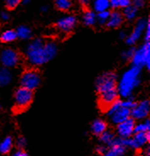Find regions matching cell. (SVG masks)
<instances>
[{
  "instance_id": "6da1fadb",
  "label": "cell",
  "mask_w": 150,
  "mask_h": 156,
  "mask_svg": "<svg viewBox=\"0 0 150 156\" xmlns=\"http://www.w3.org/2000/svg\"><path fill=\"white\" fill-rule=\"evenodd\" d=\"M117 76L115 73H102L96 80V89L98 93V103L101 109L106 111L118 99Z\"/></svg>"
},
{
  "instance_id": "7a4b0ae2",
  "label": "cell",
  "mask_w": 150,
  "mask_h": 156,
  "mask_svg": "<svg viewBox=\"0 0 150 156\" xmlns=\"http://www.w3.org/2000/svg\"><path fill=\"white\" fill-rule=\"evenodd\" d=\"M140 72L141 68L133 66L124 73L121 79L117 83V90L121 97H130L133 90L140 84Z\"/></svg>"
},
{
  "instance_id": "3957f363",
  "label": "cell",
  "mask_w": 150,
  "mask_h": 156,
  "mask_svg": "<svg viewBox=\"0 0 150 156\" xmlns=\"http://www.w3.org/2000/svg\"><path fill=\"white\" fill-rule=\"evenodd\" d=\"M43 46L44 43L40 38L34 39L28 44L25 53L30 63L35 66H39L48 62L45 55Z\"/></svg>"
},
{
  "instance_id": "277c9868",
  "label": "cell",
  "mask_w": 150,
  "mask_h": 156,
  "mask_svg": "<svg viewBox=\"0 0 150 156\" xmlns=\"http://www.w3.org/2000/svg\"><path fill=\"white\" fill-rule=\"evenodd\" d=\"M107 114L110 122L117 125L131 117V109L126 108L121 100L117 99L108 108Z\"/></svg>"
},
{
  "instance_id": "5b68a950",
  "label": "cell",
  "mask_w": 150,
  "mask_h": 156,
  "mask_svg": "<svg viewBox=\"0 0 150 156\" xmlns=\"http://www.w3.org/2000/svg\"><path fill=\"white\" fill-rule=\"evenodd\" d=\"M132 62L133 66H137L142 68L146 67L148 69L150 68V44L148 41L138 48V50L134 51L133 55L132 57Z\"/></svg>"
},
{
  "instance_id": "8992f818",
  "label": "cell",
  "mask_w": 150,
  "mask_h": 156,
  "mask_svg": "<svg viewBox=\"0 0 150 156\" xmlns=\"http://www.w3.org/2000/svg\"><path fill=\"white\" fill-rule=\"evenodd\" d=\"M33 99V93L32 90L29 89L25 88L21 86L17 89L15 93V109L18 111H22L27 108L32 103Z\"/></svg>"
},
{
  "instance_id": "52a82bcc",
  "label": "cell",
  "mask_w": 150,
  "mask_h": 156,
  "mask_svg": "<svg viewBox=\"0 0 150 156\" xmlns=\"http://www.w3.org/2000/svg\"><path fill=\"white\" fill-rule=\"evenodd\" d=\"M41 82L40 74L38 71L33 69H29L23 73L21 78V86L33 90L38 87Z\"/></svg>"
},
{
  "instance_id": "ba28073f",
  "label": "cell",
  "mask_w": 150,
  "mask_h": 156,
  "mask_svg": "<svg viewBox=\"0 0 150 156\" xmlns=\"http://www.w3.org/2000/svg\"><path fill=\"white\" fill-rule=\"evenodd\" d=\"M0 62L5 68H14L20 62V55L16 51L6 48L0 53Z\"/></svg>"
},
{
  "instance_id": "9c48e42d",
  "label": "cell",
  "mask_w": 150,
  "mask_h": 156,
  "mask_svg": "<svg viewBox=\"0 0 150 156\" xmlns=\"http://www.w3.org/2000/svg\"><path fill=\"white\" fill-rule=\"evenodd\" d=\"M135 135L132 137L126 138V144L127 148H133V149H139L144 146L145 144L149 141L150 132L145 131V132H135Z\"/></svg>"
},
{
  "instance_id": "30bf717a",
  "label": "cell",
  "mask_w": 150,
  "mask_h": 156,
  "mask_svg": "<svg viewBox=\"0 0 150 156\" xmlns=\"http://www.w3.org/2000/svg\"><path fill=\"white\" fill-rule=\"evenodd\" d=\"M150 103L148 100L136 102L131 109V116L134 119H143L149 113Z\"/></svg>"
},
{
  "instance_id": "8fae6325",
  "label": "cell",
  "mask_w": 150,
  "mask_h": 156,
  "mask_svg": "<svg viewBox=\"0 0 150 156\" xmlns=\"http://www.w3.org/2000/svg\"><path fill=\"white\" fill-rule=\"evenodd\" d=\"M135 121L134 119L128 118L124 121L117 124L116 131L121 137H130L134 134Z\"/></svg>"
},
{
  "instance_id": "7c38bea8",
  "label": "cell",
  "mask_w": 150,
  "mask_h": 156,
  "mask_svg": "<svg viewBox=\"0 0 150 156\" xmlns=\"http://www.w3.org/2000/svg\"><path fill=\"white\" fill-rule=\"evenodd\" d=\"M148 21H146L145 19H139L137 21L136 26H135V27L132 30V34L125 38L126 44L132 45V44H134L135 43L138 41V39L140 38V37H141L142 33L144 32Z\"/></svg>"
},
{
  "instance_id": "4fadbf2b",
  "label": "cell",
  "mask_w": 150,
  "mask_h": 156,
  "mask_svg": "<svg viewBox=\"0 0 150 156\" xmlns=\"http://www.w3.org/2000/svg\"><path fill=\"white\" fill-rule=\"evenodd\" d=\"M76 22H77L76 17L74 16H71V15H69V16L60 18L57 21L56 27L61 32L69 33L75 27V25H76Z\"/></svg>"
},
{
  "instance_id": "5bb4252c",
  "label": "cell",
  "mask_w": 150,
  "mask_h": 156,
  "mask_svg": "<svg viewBox=\"0 0 150 156\" xmlns=\"http://www.w3.org/2000/svg\"><path fill=\"white\" fill-rule=\"evenodd\" d=\"M123 20H124V16L121 12L113 11L112 13L109 14L108 21H107L105 25L109 28H116L122 24Z\"/></svg>"
},
{
  "instance_id": "9a60e30c",
  "label": "cell",
  "mask_w": 150,
  "mask_h": 156,
  "mask_svg": "<svg viewBox=\"0 0 150 156\" xmlns=\"http://www.w3.org/2000/svg\"><path fill=\"white\" fill-rule=\"evenodd\" d=\"M12 80V73L9 68H0V86H5L8 84Z\"/></svg>"
},
{
  "instance_id": "2e32d148",
  "label": "cell",
  "mask_w": 150,
  "mask_h": 156,
  "mask_svg": "<svg viewBox=\"0 0 150 156\" xmlns=\"http://www.w3.org/2000/svg\"><path fill=\"white\" fill-rule=\"evenodd\" d=\"M107 130V124L103 119H96L93 121L91 126V131L96 136H99L104 131Z\"/></svg>"
},
{
  "instance_id": "e0dca14e",
  "label": "cell",
  "mask_w": 150,
  "mask_h": 156,
  "mask_svg": "<svg viewBox=\"0 0 150 156\" xmlns=\"http://www.w3.org/2000/svg\"><path fill=\"white\" fill-rule=\"evenodd\" d=\"M44 52L48 61H50L54 58L57 53V46L54 42L44 43Z\"/></svg>"
},
{
  "instance_id": "ac0fdd59",
  "label": "cell",
  "mask_w": 150,
  "mask_h": 156,
  "mask_svg": "<svg viewBox=\"0 0 150 156\" xmlns=\"http://www.w3.org/2000/svg\"><path fill=\"white\" fill-rule=\"evenodd\" d=\"M97 21V17L95 13L91 9H87L83 14V22L84 24L88 27H91L95 24Z\"/></svg>"
},
{
  "instance_id": "d6986e66",
  "label": "cell",
  "mask_w": 150,
  "mask_h": 156,
  "mask_svg": "<svg viewBox=\"0 0 150 156\" xmlns=\"http://www.w3.org/2000/svg\"><path fill=\"white\" fill-rule=\"evenodd\" d=\"M13 147V140L10 136L5 137L0 142V153L1 154H8Z\"/></svg>"
},
{
  "instance_id": "ffe728a7",
  "label": "cell",
  "mask_w": 150,
  "mask_h": 156,
  "mask_svg": "<svg viewBox=\"0 0 150 156\" xmlns=\"http://www.w3.org/2000/svg\"><path fill=\"white\" fill-rule=\"evenodd\" d=\"M17 38L16 32L14 30H6L0 36V40L3 43H10Z\"/></svg>"
},
{
  "instance_id": "44dd1931",
  "label": "cell",
  "mask_w": 150,
  "mask_h": 156,
  "mask_svg": "<svg viewBox=\"0 0 150 156\" xmlns=\"http://www.w3.org/2000/svg\"><path fill=\"white\" fill-rule=\"evenodd\" d=\"M15 32H16L17 38H21V39L25 40V39H29L32 37V31L29 27H25V26L19 27Z\"/></svg>"
},
{
  "instance_id": "7402d4cb",
  "label": "cell",
  "mask_w": 150,
  "mask_h": 156,
  "mask_svg": "<svg viewBox=\"0 0 150 156\" xmlns=\"http://www.w3.org/2000/svg\"><path fill=\"white\" fill-rule=\"evenodd\" d=\"M137 12H138V9L134 7L133 5L130 4L128 6H126L124 8V11H123V16L125 17L126 20L128 21H132L137 16Z\"/></svg>"
},
{
  "instance_id": "603a6c76",
  "label": "cell",
  "mask_w": 150,
  "mask_h": 156,
  "mask_svg": "<svg viewBox=\"0 0 150 156\" xmlns=\"http://www.w3.org/2000/svg\"><path fill=\"white\" fill-rule=\"evenodd\" d=\"M54 2L56 8L61 11H67L72 6L71 0H54Z\"/></svg>"
},
{
  "instance_id": "cb8c5ba5",
  "label": "cell",
  "mask_w": 150,
  "mask_h": 156,
  "mask_svg": "<svg viewBox=\"0 0 150 156\" xmlns=\"http://www.w3.org/2000/svg\"><path fill=\"white\" fill-rule=\"evenodd\" d=\"M99 137L100 140H101V142H102L104 145L108 146V145H110V144H112L113 140L115 139V135H114L113 132L106 130V131H104L102 134H100Z\"/></svg>"
},
{
  "instance_id": "d4e9b609",
  "label": "cell",
  "mask_w": 150,
  "mask_h": 156,
  "mask_svg": "<svg viewBox=\"0 0 150 156\" xmlns=\"http://www.w3.org/2000/svg\"><path fill=\"white\" fill-rule=\"evenodd\" d=\"M109 6H110V4H109L108 0H95L94 4H93L94 9L97 12L107 10L109 8Z\"/></svg>"
},
{
  "instance_id": "484cf974",
  "label": "cell",
  "mask_w": 150,
  "mask_h": 156,
  "mask_svg": "<svg viewBox=\"0 0 150 156\" xmlns=\"http://www.w3.org/2000/svg\"><path fill=\"white\" fill-rule=\"evenodd\" d=\"M150 130V122L148 119H146L143 122H140L138 124H135L134 126V133L135 132H145L149 131Z\"/></svg>"
},
{
  "instance_id": "4316f807",
  "label": "cell",
  "mask_w": 150,
  "mask_h": 156,
  "mask_svg": "<svg viewBox=\"0 0 150 156\" xmlns=\"http://www.w3.org/2000/svg\"><path fill=\"white\" fill-rule=\"evenodd\" d=\"M109 14H110V12L108 11V9L107 10H104V11H101V12H98V15L96 16L97 21L99 24H101V25H105L107 21H108Z\"/></svg>"
},
{
  "instance_id": "83f0119b",
  "label": "cell",
  "mask_w": 150,
  "mask_h": 156,
  "mask_svg": "<svg viewBox=\"0 0 150 156\" xmlns=\"http://www.w3.org/2000/svg\"><path fill=\"white\" fill-rule=\"evenodd\" d=\"M21 3V0H5V5L9 9L16 8Z\"/></svg>"
},
{
  "instance_id": "f1b7e54d",
  "label": "cell",
  "mask_w": 150,
  "mask_h": 156,
  "mask_svg": "<svg viewBox=\"0 0 150 156\" xmlns=\"http://www.w3.org/2000/svg\"><path fill=\"white\" fill-rule=\"evenodd\" d=\"M134 51H135V49H133V48H130L129 50L124 51V52L122 53V57L125 60L132 59V55H133Z\"/></svg>"
},
{
  "instance_id": "f546056e",
  "label": "cell",
  "mask_w": 150,
  "mask_h": 156,
  "mask_svg": "<svg viewBox=\"0 0 150 156\" xmlns=\"http://www.w3.org/2000/svg\"><path fill=\"white\" fill-rule=\"evenodd\" d=\"M145 3H146V0H132L131 2L132 5H133L134 7H136L138 9L142 8L145 5Z\"/></svg>"
},
{
  "instance_id": "4dcf8cb0",
  "label": "cell",
  "mask_w": 150,
  "mask_h": 156,
  "mask_svg": "<svg viewBox=\"0 0 150 156\" xmlns=\"http://www.w3.org/2000/svg\"><path fill=\"white\" fill-rule=\"evenodd\" d=\"M25 144H26V142H25V139L23 136H21L17 139L16 145L19 148H24L25 147Z\"/></svg>"
},
{
  "instance_id": "1f68e13d",
  "label": "cell",
  "mask_w": 150,
  "mask_h": 156,
  "mask_svg": "<svg viewBox=\"0 0 150 156\" xmlns=\"http://www.w3.org/2000/svg\"><path fill=\"white\" fill-rule=\"evenodd\" d=\"M145 40L146 41H148L150 38V22L149 21H148V23H147L146 27H145Z\"/></svg>"
},
{
  "instance_id": "d6a6232c",
  "label": "cell",
  "mask_w": 150,
  "mask_h": 156,
  "mask_svg": "<svg viewBox=\"0 0 150 156\" xmlns=\"http://www.w3.org/2000/svg\"><path fill=\"white\" fill-rule=\"evenodd\" d=\"M131 4V0H120L119 2V8H125Z\"/></svg>"
},
{
  "instance_id": "836d02e7",
  "label": "cell",
  "mask_w": 150,
  "mask_h": 156,
  "mask_svg": "<svg viewBox=\"0 0 150 156\" xmlns=\"http://www.w3.org/2000/svg\"><path fill=\"white\" fill-rule=\"evenodd\" d=\"M27 153L25 152L23 148H19L14 153V156H26Z\"/></svg>"
},
{
  "instance_id": "e575fe53",
  "label": "cell",
  "mask_w": 150,
  "mask_h": 156,
  "mask_svg": "<svg viewBox=\"0 0 150 156\" xmlns=\"http://www.w3.org/2000/svg\"><path fill=\"white\" fill-rule=\"evenodd\" d=\"M0 18H1V20L4 21H7L9 19V15H8V12H6V11H3V12L1 13V15H0Z\"/></svg>"
},
{
  "instance_id": "d590c367",
  "label": "cell",
  "mask_w": 150,
  "mask_h": 156,
  "mask_svg": "<svg viewBox=\"0 0 150 156\" xmlns=\"http://www.w3.org/2000/svg\"><path fill=\"white\" fill-rule=\"evenodd\" d=\"M110 6L113 8H119V2L120 0H108Z\"/></svg>"
},
{
  "instance_id": "8d00e7d4",
  "label": "cell",
  "mask_w": 150,
  "mask_h": 156,
  "mask_svg": "<svg viewBox=\"0 0 150 156\" xmlns=\"http://www.w3.org/2000/svg\"><path fill=\"white\" fill-rule=\"evenodd\" d=\"M106 149H107V147H105V146H99L98 148H97V151H98V153L100 154L104 155V153L106 151Z\"/></svg>"
},
{
  "instance_id": "74e56055",
  "label": "cell",
  "mask_w": 150,
  "mask_h": 156,
  "mask_svg": "<svg viewBox=\"0 0 150 156\" xmlns=\"http://www.w3.org/2000/svg\"><path fill=\"white\" fill-rule=\"evenodd\" d=\"M78 2H79V4L82 5V6H83V7H87L89 4V2H90V0H78Z\"/></svg>"
},
{
  "instance_id": "f35d334b",
  "label": "cell",
  "mask_w": 150,
  "mask_h": 156,
  "mask_svg": "<svg viewBox=\"0 0 150 156\" xmlns=\"http://www.w3.org/2000/svg\"><path fill=\"white\" fill-rule=\"evenodd\" d=\"M126 37H127V35H126V34H125V32L122 31V32L120 33V38H122V39H125Z\"/></svg>"
},
{
  "instance_id": "ab89813d",
  "label": "cell",
  "mask_w": 150,
  "mask_h": 156,
  "mask_svg": "<svg viewBox=\"0 0 150 156\" xmlns=\"http://www.w3.org/2000/svg\"><path fill=\"white\" fill-rule=\"evenodd\" d=\"M48 10V5H43L41 7V11L42 12H47Z\"/></svg>"
},
{
  "instance_id": "60d3db41",
  "label": "cell",
  "mask_w": 150,
  "mask_h": 156,
  "mask_svg": "<svg viewBox=\"0 0 150 156\" xmlns=\"http://www.w3.org/2000/svg\"><path fill=\"white\" fill-rule=\"evenodd\" d=\"M32 0H21V4H28Z\"/></svg>"
}]
</instances>
